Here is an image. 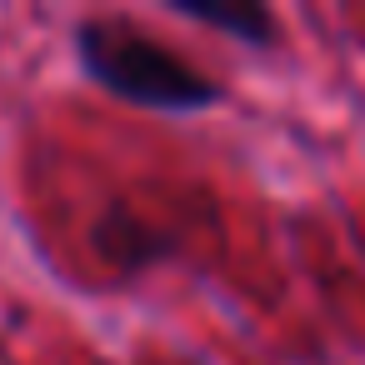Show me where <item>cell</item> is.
Masks as SVG:
<instances>
[{
	"label": "cell",
	"instance_id": "7a4b0ae2",
	"mask_svg": "<svg viewBox=\"0 0 365 365\" xmlns=\"http://www.w3.org/2000/svg\"><path fill=\"white\" fill-rule=\"evenodd\" d=\"M175 16L200 21V26H215V31H230V36H235V41H245V46H270V41H275V21H270V11H260V6H220V0H175Z\"/></svg>",
	"mask_w": 365,
	"mask_h": 365
},
{
	"label": "cell",
	"instance_id": "6da1fadb",
	"mask_svg": "<svg viewBox=\"0 0 365 365\" xmlns=\"http://www.w3.org/2000/svg\"><path fill=\"white\" fill-rule=\"evenodd\" d=\"M76 56L96 86L145 110L180 115V110H205L220 101V86L210 76H200L195 66H185L175 51L155 46L150 36H135L110 21H86L76 31Z\"/></svg>",
	"mask_w": 365,
	"mask_h": 365
}]
</instances>
